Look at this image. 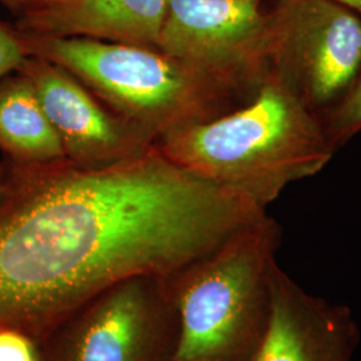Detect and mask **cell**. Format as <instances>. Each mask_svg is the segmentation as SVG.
Segmentation results:
<instances>
[{"mask_svg": "<svg viewBox=\"0 0 361 361\" xmlns=\"http://www.w3.org/2000/svg\"><path fill=\"white\" fill-rule=\"evenodd\" d=\"M157 145L180 168L264 209L288 185L320 173L336 152L322 118L271 70L245 104L171 131Z\"/></svg>", "mask_w": 361, "mask_h": 361, "instance_id": "7a4b0ae2", "label": "cell"}, {"mask_svg": "<svg viewBox=\"0 0 361 361\" xmlns=\"http://www.w3.org/2000/svg\"><path fill=\"white\" fill-rule=\"evenodd\" d=\"M281 228L265 214L165 279L180 317L171 361H255L271 319Z\"/></svg>", "mask_w": 361, "mask_h": 361, "instance_id": "3957f363", "label": "cell"}, {"mask_svg": "<svg viewBox=\"0 0 361 361\" xmlns=\"http://www.w3.org/2000/svg\"><path fill=\"white\" fill-rule=\"evenodd\" d=\"M361 16V0H337Z\"/></svg>", "mask_w": 361, "mask_h": 361, "instance_id": "e0dca14e", "label": "cell"}, {"mask_svg": "<svg viewBox=\"0 0 361 361\" xmlns=\"http://www.w3.org/2000/svg\"><path fill=\"white\" fill-rule=\"evenodd\" d=\"M26 58L22 40L15 26L0 22V79L16 71Z\"/></svg>", "mask_w": 361, "mask_h": 361, "instance_id": "5bb4252c", "label": "cell"}, {"mask_svg": "<svg viewBox=\"0 0 361 361\" xmlns=\"http://www.w3.org/2000/svg\"><path fill=\"white\" fill-rule=\"evenodd\" d=\"M38 0H0V4L7 8L8 11L18 16L22 13H25L27 8H30L32 4H35Z\"/></svg>", "mask_w": 361, "mask_h": 361, "instance_id": "9a60e30c", "label": "cell"}, {"mask_svg": "<svg viewBox=\"0 0 361 361\" xmlns=\"http://www.w3.org/2000/svg\"><path fill=\"white\" fill-rule=\"evenodd\" d=\"M361 68V16L337 0H279L269 11V70L322 116Z\"/></svg>", "mask_w": 361, "mask_h": 361, "instance_id": "8992f818", "label": "cell"}, {"mask_svg": "<svg viewBox=\"0 0 361 361\" xmlns=\"http://www.w3.org/2000/svg\"><path fill=\"white\" fill-rule=\"evenodd\" d=\"M262 0H168L155 49L249 101L269 73Z\"/></svg>", "mask_w": 361, "mask_h": 361, "instance_id": "52a82bcc", "label": "cell"}, {"mask_svg": "<svg viewBox=\"0 0 361 361\" xmlns=\"http://www.w3.org/2000/svg\"><path fill=\"white\" fill-rule=\"evenodd\" d=\"M178 336L165 279L140 276L92 297L37 345L39 361H171Z\"/></svg>", "mask_w": 361, "mask_h": 361, "instance_id": "5b68a950", "label": "cell"}, {"mask_svg": "<svg viewBox=\"0 0 361 361\" xmlns=\"http://www.w3.org/2000/svg\"><path fill=\"white\" fill-rule=\"evenodd\" d=\"M265 214L158 145L104 168L7 161L0 326L38 343L104 289L140 276L168 279Z\"/></svg>", "mask_w": 361, "mask_h": 361, "instance_id": "6da1fadb", "label": "cell"}, {"mask_svg": "<svg viewBox=\"0 0 361 361\" xmlns=\"http://www.w3.org/2000/svg\"><path fill=\"white\" fill-rule=\"evenodd\" d=\"M19 37L27 56L62 66L157 142L171 131L222 116L246 102L155 47L22 32Z\"/></svg>", "mask_w": 361, "mask_h": 361, "instance_id": "277c9868", "label": "cell"}, {"mask_svg": "<svg viewBox=\"0 0 361 361\" xmlns=\"http://www.w3.org/2000/svg\"><path fill=\"white\" fill-rule=\"evenodd\" d=\"M271 292L269 325L255 361H355L361 334L348 305L307 292L279 262Z\"/></svg>", "mask_w": 361, "mask_h": 361, "instance_id": "9c48e42d", "label": "cell"}, {"mask_svg": "<svg viewBox=\"0 0 361 361\" xmlns=\"http://www.w3.org/2000/svg\"><path fill=\"white\" fill-rule=\"evenodd\" d=\"M0 361H39L38 345L23 332L0 326Z\"/></svg>", "mask_w": 361, "mask_h": 361, "instance_id": "4fadbf2b", "label": "cell"}, {"mask_svg": "<svg viewBox=\"0 0 361 361\" xmlns=\"http://www.w3.org/2000/svg\"><path fill=\"white\" fill-rule=\"evenodd\" d=\"M6 198V165L0 164V207Z\"/></svg>", "mask_w": 361, "mask_h": 361, "instance_id": "2e32d148", "label": "cell"}, {"mask_svg": "<svg viewBox=\"0 0 361 361\" xmlns=\"http://www.w3.org/2000/svg\"><path fill=\"white\" fill-rule=\"evenodd\" d=\"M0 152L18 165L67 161L31 82L18 71L0 79Z\"/></svg>", "mask_w": 361, "mask_h": 361, "instance_id": "8fae6325", "label": "cell"}, {"mask_svg": "<svg viewBox=\"0 0 361 361\" xmlns=\"http://www.w3.org/2000/svg\"><path fill=\"white\" fill-rule=\"evenodd\" d=\"M31 82L70 162L104 168L149 153L157 140L118 114L62 66L27 56L16 70Z\"/></svg>", "mask_w": 361, "mask_h": 361, "instance_id": "ba28073f", "label": "cell"}, {"mask_svg": "<svg viewBox=\"0 0 361 361\" xmlns=\"http://www.w3.org/2000/svg\"><path fill=\"white\" fill-rule=\"evenodd\" d=\"M328 140L337 149L361 130V68L347 94L320 116Z\"/></svg>", "mask_w": 361, "mask_h": 361, "instance_id": "7c38bea8", "label": "cell"}, {"mask_svg": "<svg viewBox=\"0 0 361 361\" xmlns=\"http://www.w3.org/2000/svg\"><path fill=\"white\" fill-rule=\"evenodd\" d=\"M168 0H38L16 16L27 35L155 47Z\"/></svg>", "mask_w": 361, "mask_h": 361, "instance_id": "30bf717a", "label": "cell"}]
</instances>
